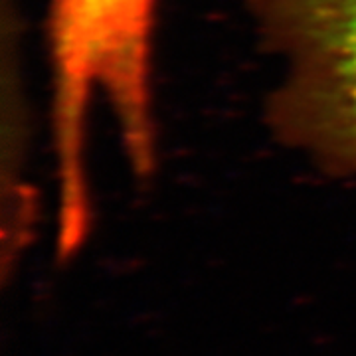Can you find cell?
Returning <instances> with one entry per match:
<instances>
[{
    "label": "cell",
    "instance_id": "obj_1",
    "mask_svg": "<svg viewBox=\"0 0 356 356\" xmlns=\"http://www.w3.org/2000/svg\"><path fill=\"white\" fill-rule=\"evenodd\" d=\"M277 79L271 137L318 172L356 180V0H245Z\"/></svg>",
    "mask_w": 356,
    "mask_h": 356
}]
</instances>
